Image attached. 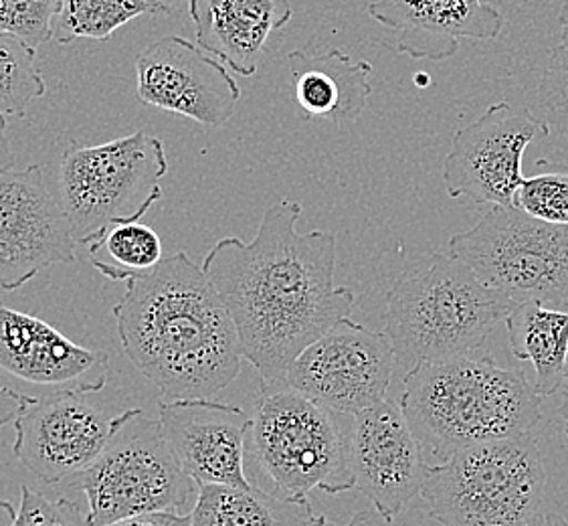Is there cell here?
Segmentation results:
<instances>
[{
  "mask_svg": "<svg viewBox=\"0 0 568 526\" xmlns=\"http://www.w3.org/2000/svg\"><path fill=\"white\" fill-rule=\"evenodd\" d=\"M535 169L520 184L514 206L546 223L568 225V164L536 161Z\"/></svg>",
  "mask_w": 568,
  "mask_h": 526,
  "instance_id": "obj_26",
  "label": "cell"
},
{
  "mask_svg": "<svg viewBox=\"0 0 568 526\" xmlns=\"http://www.w3.org/2000/svg\"><path fill=\"white\" fill-rule=\"evenodd\" d=\"M85 391H59L37 397L14 422L12 452L45 484L80 476L100 458L112 434L108 415Z\"/></svg>",
  "mask_w": 568,
  "mask_h": 526,
  "instance_id": "obj_13",
  "label": "cell"
},
{
  "mask_svg": "<svg viewBox=\"0 0 568 526\" xmlns=\"http://www.w3.org/2000/svg\"><path fill=\"white\" fill-rule=\"evenodd\" d=\"M45 92V80L37 68V49L19 37L0 33V115L23 118L27 108Z\"/></svg>",
  "mask_w": 568,
  "mask_h": 526,
  "instance_id": "obj_25",
  "label": "cell"
},
{
  "mask_svg": "<svg viewBox=\"0 0 568 526\" xmlns=\"http://www.w3.org/2000/svg\"><path fill=\"white\" fill-rule=\"evenodd\" d=\"M159 4L162 14H174V12L189 9V0H154Z\"/></svg>",
  "mask_w": 568,
  "mask_h": 526,
  "instance_id": "obj_34",
  "label": "cell"
},
{
  "mask_svg": "<svg viewBox=\"0 0 568 526\" xmlns=\"http://www.w3.org/2000/svg\"><path fill=\"white\" fill-rule=\"evenodd\" d=\"M136 93L144 105L206 128L227 124L241 98L237 81L219 59L176 34L162 37L138 53Z\"/></svg>",
  "mask_w": 568,
  "mask_h": 526,
  "instance_id": "obj_14",
  "label": "cell"
},
{
  "mask_svg": "<svg viewBox=\"0 0 568 526\" xmlns=\"http://www.w3.org/2000/svg\"><path fill=\"white\" fill-rule=\"evenodd\" d=\"M558 23L562 24L565 29L568 31V0L562 4V9H560V14H558Z\"/></svg>",
  "mask_w": 568,
  "mask_h": 526,
  "instance_id": "obj_38",
  "label": "cell"
},
{
  "mask_svg": "<svg viewBox=\"0 0 568 526\" xmlns=\"http://www.w3.org/2000/svg\"><path fill=\"white\" fill-rule=\"evenodd\" d=\"M73 231L59 199L31 164L0 174V287L12 292L58 263L75 262Z\"/></svg>",
  "mask_w": 568,
  "mask_h": 526,
  "instance_id": "obj_12",
  "label": "cell"
},
{
  "mask_svg": "<svg viewBox=\"0 0 568 526\" xmlns=\"http://www.w3.org/2000/svg\"><path fill=\"white\" fill-rule=\"evenodd\" d=\"M368 14L397 31L395 53L429 61L454 58L464 39H496L506 23L486 0H373Z\"/></svg>",
  "mask_w": 568,
  "mask_h": 526,
  "instance_id": "obj_18",
  "label": "cell"
},
{
  "mask_svg": "<svg viewBox=\"0 0 568 526\" xmlns=\"http://www.w3.org/2000/svg\"><path fill=\"white\" fill-rule=\"evenodd\" d=\"M546 469L535 435L467 447L427 468L420 490L444 526H524L542 513Z\"/></svg>",
  "mask_w": 568,
  "mask_h": 526,
  "instance_id": "obj_5",
  "label": "cell"
},
{
  "mask_svg": "<svg viewBox=\"0 0 568 526\" xmlns=\"http://www.w3.org/2000/svg\"><path fill=\"white\" fill-rule=\"evenodd\" d=\"M540 401L520 371L486 355L413 366L398 405L420 447L445 462L467 447L530 434L542 417Z\"/></svg>",
  "mask_w": 568,
  "mask_h": 526,
  "instance_id": "obj_3",
  "label": "cell"
},
{
  "mask_svg": "<svg viewBox=\"0 0 568 526\" xmlns=\"http://www.w3.org/2000/svg\"><path fill=\"white\" fill-rule=\"evenodd\" d=\"M447 247L514 304L568 310V225L546 223L514 205L491 206Z\"/></svg>",
  "mask_w": 568,
  "mask_h": 526,
  "instance_id": "obj_9",
  "label": "cell"
},
{
  "mask_svg": "<svg viewBox=\"0 0 568 526\" xmlns=\"http://www.w3.org/2000/svg\"><path fill=\"white\" fill-rule=\"evenodd\" d=\"M110 355L69 341L51 324L0 304V371L37 387L100 393Z\"/></svg>",
  "mask_w": 568,
  "mask_h": 526,
  "instance_id": "obj_17",
  "label": "cell"
},
{
  "mask_svg": "<svg viewBox=\"0 0 568 526\" xmlns=\"http://www.w3.org/2000/svg\"><path fill=\"white\" fill-rule=\"evenodd\" d=\"M302 205L267 206L255 240L216 241L203 270L263 381H284L307 346L351 316L353 290L334 286L336 235L300 233Z\"/></svg>",
  "mask_w": 568,
  "mask_h": 526,
  "instance_id": "obj_1",
  "label": "cell"
},
{
  "mask_svg": "<svg viewBox=\"0 0 568 526\" xmlns=\"http://www.w3.org/2000/svg\"><path fill=\"white\" fill-rule=\"evenodd\" d=\"M144 14H162V11L154 0H59L53 39L59 45L80 39L105 41Z\"/></svg>",
  "mask_w": 568,
  "mask_h": 526,
  "instance_id": "obj_24",
  "label": "cell"
},
{
  "mask_svg": "<svg viewBox=\"0 0 568 526\" xmlns=\"http://www.w3.org/2000/svg\"><path fill=\"white\" fill-rule=\"evenodd\" d=\"M346 446L354 488L387 520L400 515L423 490L429 466L423 462L419 439L397 403L383 401L356 413L346 432Z\"/></svg>",
  "mask_w": 568,
  "mask_h": 526,
  "instance_id": "obj_15",
  "label": "cell"
},
{
  "mask_svg": "<svg viewBox=\"0 0 568 526\" xmlns=\"http://www.w3.org/2000/svg\"><path fill=\"white\" fill-rule=\"evenodd\" d=\"M550 136V128L526 105H489L469 127L457 130L444 162V184L452 199L479 205L511 206L524 183L528 144Z\"/></svg>",
  "mask_w": 568,
  "mask_h": 526,
  "instance_id": "obj_11",
  "label": "cell"
},
{
  "mask_svg": "<svg viewBox=\"0 0 568 526\" xmlns=\"http://www.w3.org/2000/svg\"><path fill=\"white\" fill-rule=\"evenodd\" d=\"M524 526H546V515L545 513H540V515H536L530 523H526Z\"/></svg>",
  "mask_w": 568,
  "mask_h": 526,
  "instance_id": "obj_39",
  "label": "cell"
},
{
  "mask_svg": "<svg viewBox=\"0 0 568 526\" xmlns=\"http://www.w3.org/2000/svg\"><path fill=\"white\" fill-rule=\"evenodd\" d=\"M34 401H37L34 395H27L0 383V427L14 424L21 417V413L29 405H33Z\"/></svg>",
  "mask_w": 568,
  "mask_h": 526,
  "instance_id": "obj_30",
  "label": "cell"
},
{
  "mask_svg": "<svg viewBox=\"0 0 568 526\" xmlns=\"http://www.w3.org/2000/svg\"><path fill=\"white\" fill-rule=\"evenodd\" d=\"M247 446L287 500H310V494L353 490L346 434L334 413L307 399L285 381H263L251 417Z\"/></svg>",
  "mask_w": 568,
  "mask_h": 526,
  "instance_id": "obj_6",
  "label": "cell"
},
{
  "mask_svg": "<svg viewBox=\"0 0 568 526\" xmlns=\"http://www.w3.org/2000/svg\"><path fill=\"white\" fill-rule=\"evenodd\" d=\"M562 390H565V401H562V422H565V435H567L568 439V375L567 381H565V385H562Z\"/></svg>",
  "mask_w": 568,
  "mask_h": 526,
  "instance_id": "obj_37",
  "label": "cell"
},
{
  "mask_svg": "<svg viewBox=\"0 0 568 526\" xmlns=\"http://www.w3.org/2000/svg\"><path fill=\"white\" fill-rule=\"evenodd\" d=\"M506 328L511 355L535 368L536 393L545 399L562 390L568 375V310L516 304Z\"/></svg>",
  "mask_w": 568,
  "mask_h": 526,
  "instance_id": "obj_22",
  "label": "cell"
},
{
  "mask_svg": "<svg viewBox=\"0 0 568 526\" xmlns=\"http://www.w3.org/2000/svg\"><path fill=\"white\" fill-rule=\"evenodd\" d=\"M59 0H0V33L37 49L53 39Z\"/></svg>",
  "mask_w": 568,
  "mask_h": 526,
  "instance_id": "obj_28",
  "label": "cell"
},
{
  "mask_svg": "<svg viewBox=\"0 0 568 526\" xmlns=\"http://www.w3.org/2000/svg\"><path fill=\"white\" fill-rule=\"evenodd\" d=\"M536 105L546 127L568 138V31L550 53L542 78L536 88Z\"/></svg>",
  "mask_w": 568,
  "mask_h": 526,
  "instance_id": "obj_27",
  "label": "cell"
},
{
  "mask_svg": "<svg viewBox=\"0 0 568 526\" xmlns=\"http://www.w3.org/2000/svg\"><path fill=\"white\" fill-rule=\"evenodd\" d=\"M83 245L91 265L112 282L150 274L164 260L159 233L140 221L112 223Z\"/></svg>",
  "mask_w": 568,
  "mask_h": 526,
  "instance_id": "obj_23",
  "label": "cell"
},
{
  "mask_svg": "<svg viewBox=\"0 0 568 526\" xmlns=\"http://www.w3.org/2000/svg\"><path fill=\"white\" fill-rule=\"evenodd\" d=\"M516 304L486 286L454 255L432 253L415 274H405L388 294L385 332L397 365L471 356Z\"/></svg>",
  "mask_w": 568,
  "mask_h": 526,
  "instance_id": "obj_4",
  "label": "cell"
},
{
  "mask_svg": "<svg viewBox=\"0 0 568 526\" xmlns=\"http://www.w3.org/2000/svg\"><path fill=\"white\" fill-rule=\"evenodd\" d=\"M297 105L307 118H326L334 124H353L366 110L373 93L368 61H353L341 49L310 55L297 49L287 55Z\"/></svg>",
  "mask_w": 568,
  "mask_h": 526,
  "instance_id": "obj_20",
  "label": "cell"
},
{
  "mask_svg": "<svg viewBox=\"0 0 568 526\" xmlns=\"http://www.w3.org/2000/svg\"><path fill=\"white\" fill-rule=\"evenodd\" d=\"M159 412L174 458L199 486L250 488L245 449L251 417L243 409L215 399H176L162 401Z\"/></svg>",
  "mask_w": 568,
  "mask_h": 526,
  "instance_id": "obj_16",
  "label": "cell"
},
{
  "mask_svg": "<svg viewBox=\"0 0 568 526\" xmlns=\"http://www.w3.org/2000/svg\"><path fill=\"white\" fill-rule=\"evenodd\" d=\"M112 312L125 356L164 401L213 399L241 373L237 326L203 265L184 252L128 280Z\"/></svg>",
  "mask_w": 568,
  "mask_h": 526,
  "instance_id": "obj_2",
  "label": "cell"
},
{
  "mask_svg": "<svg viewBox=\"0 0 568 526\" xmlns=\"http://www.w3.org/2000/svg\"><path fill=\"white\" fill-rule=\"evenodd\" d=\"M14 513H17V506L0 498V526H11Z\"/></svg>",
  "mask_w": 568,
  "mask_h": 526,
  "instance_id": "obj_35",
  "label": "cell"
},
{
  "mask_svg": "<svg viewBox=\"0 0 568 526\" xmlns=\"http://www.w3.org/2000/svg\"><path fill=\"white\" fill-rule=\"evenodd\" d=\"M397 365L387 332L344 318L290 366L285 383L332 413H356L387 401Z\"/></svg>",
  "mask_w": 568,
  "mask_h": 526,
  "instance_id": "obj_10",
  "label": "cell"
},
{
  "mask_svg": "<svg viewBox=\"0 0 568 526\" xmlns=\"http://www.w3.org/2000/svg\"><path fill=\"white\" fill-rule=\"evenodd\" d=\"M14 154H12L11 140L7 134V122L4 115H0V174L14 169Z\"/></svg>",
  "mask_w": 568,
  "mask_h": 526,
  "instance_id": "obj_32",
  "label": "cell"
},
{
  "mask_svg": "<svg viewBox=\"0 0 568 526\" xmlns=\"http://www.w3.org/2000/svg\"><path fill=\"white\" fill-rule=\"evenodd\" d=\"M11 526H90V523L88 513H81L80 506L65 496L53 500L23 484Z\"/></svg>",
  "mask_w": 568,
  "mask_h": 526,
  "instance_id": "obj_29",
  "label": "cell"
},
{
  "mask_svg": "<svg viewBox=\"0 0 568 526\" xmlns=\"http://www.w3.org/2000/svg\"><path fill=\"white\" fill-rule=\"evenodd\" d=\"M546 526H568V520L558 513H548L546 515Z\"/></svg>",
  "mask_w": 568,
  "mask_h": 526,
  "instance_id": "obj_36",
  "label": "cell"
},
{
  "mask_svg": "<svg viewBox=\"0 0 568 526\" xmlns=\"http://www.w3.org/2000/svg\"><path fill=\"white\" fill-rule=\"evenodd\" d=\"M344 526H393V520H387V518L381 515L378 510H375V508H368V510H358V513L353 516V520Z\"/></svg>",
  "mask_w": 568,
  "mask_h": 526,
  "instance_id": "obj_33",
  "label": "cell"
},
{
  "mask_svg": "<svg viewBox=\"0 0 568 526\" xmlns=\"http://www.w3.org/2000/svg\"><path fill=\"white\" fill-rule=\"evenodd\" d=\"M105 526H193L191 515H176V513H154V515L134 516L118 520Z\"/></svg>",
  "mask_w": 568,
  "mask_h": 526,
  "instance_id": "obj_31",
  "label": "cell"
},
{
  "mask_svg": "<svg viewBox=\"0 0 568 526\" xmlns=\"http://www.w3.org/2000/svg\"><path fill=\"white\" fill-rule=\"evenodd\" d=\"M164 142L144 130L98 146L71 142L59 166V203L78 243L112 223L140 221L162 201Z\"/></svg>",
  "mask_w": 568,
  "mask_h": 526,
  "instance_id": "obj_8",
  "label": "cell"
},
{
  "mask_svg": "<svg viewBox=\"0 0 568 526\" xmlns=\"http://www.w3.org/2000/svg\"><path fill=\"white\" fill-rule=\"evenodd\" d=\"M88 523L105 526L154 513L191 515L199 484L174 458L160 422L142 409L118 413L100 458L75 476Z\"/></svg>",
  "mask_w": 568,
  "mask_h": 526,
  "instance_id": "obj_7",
  "label": "cell"
},
{
  "mask_svg": "<svg viewBox=\"0 0 568 526\" xmlns=\"http://www.w3.org/2000/svg\"><path fill=\"white\" fill-rule=\"evenodd\" d=\"M193 526H329L328 518L314 510L310 500H287L250 488L205 484L199 486L191 513Z\"/></svg>",
  "mask_w": 568,
  "mask_h": 526,
  "instance_id": "obj_21",
  "label": "cell"
},
{
  "mask_svg": "<svg viewBox=\"0 0 568 526\" xmlns=\"http://www.w3.org/2000/svg\"><path fill=\"white\" fill-rule=\"evenodd\" d=\"M196 45L243 78L255 75L275 31L292 19L290 0H189Z\"/></svg>",
  "mask_w": 568,
  "mask_h": 526,
  "instance_id": "obj_19",
  "label": "cell"
}]
</instances>
